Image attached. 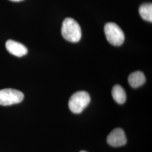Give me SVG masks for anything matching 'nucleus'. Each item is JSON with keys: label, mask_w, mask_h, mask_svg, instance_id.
Masks as SVG:
<instances>
[{"label": "nucleus", "mask_w": 152, "mask_h": 152, "mask_svg": "<svg viewBox=\"0 0 152 152\" xmlns=\"http://www.w3.org/2000/svg\"><path fill=\"white\" fill-rule=\"evenodd\" d=\"M61 34L66 40L71 42H78L81 38V28L75 20L68 18L63 22Z\"/></svg>", "instance_id": "obj_1"}, {"label": "nucleus", "mask_w": 152, "mask_h": 152, "mask_svg": "<svg viewBox=\"0 0 152 152\" xmlns=\"http://www.w3.org/2000/svg\"><path fill=\"white\" fill-rule=\"evenodd\" d=\"M104 32L108 41L114 46H121L125 41L124 33L115 23L106 24L104 27Z\"/></svg>", "instance_id": "obj_3"}, {"label": "nucleus", "mask_w": 152, "mask_h": 152, "mask_svg": "<svg viewBox=\"0 0 152 152\" xmlns=\"http://www.w3.org/2000/svg\"><path fill=\"white\" fill-rule=\"evenodd\" d=\"M107 141L111 147H122L126 144L127 138L124 131L121 128H117L109 134Z\"/></svg>", "instance_id": "obj_5"}, {"label": "nucleus", "mask_w": 152, "mask_h": 152, "mask_svg": "<svg viewBox=\"0 0 152 152\" xmlns=\"http://www.w3.org/2000/svg\"><path fill=\"white\" fill-rule=\"evenodd\" d=\"M7 50L13 55L22 57L28 53V49L24 45L13 40H8L6 42Z\"/></svg>", "instance_id": "obj_6"}, {"label": "nucleus", "mask_w": 152, "mask_h": 152, "mask_svg": "<svg viewBox=\"0 0 152 152\" xmlns=\"http://www.w3.org/2000/svg\"><path fill=\"white\" fill-rule=\"evenodd\" d=\"M90 96L87 92L78 91L70 98L68 103L69 108L73 113H81L90 103Z\"/></svg>", "instance_id": "obj_2"}, {"label": "nucleus", "mask_w": 152, "mask_h": 152, "mask_svg": "<svg viewBox=\"0 0 152 152\" xmlns=\"http://www.w3.org/2000/svg\"><path fill=\"white\" fill-rule=\"evenodd\" d=\"M11 1H13V2H20V1H22L23 0H10Z\"/></svg>", "instance_id": "obj_10"}, {"label": "nucleus", "mask_w": 152, "mask_h": 152, "mask_svg": "<svg viewBox=\"0 0 152 152\" xmlns=\"http://www.w3.org/2000/svg\"><path fill=\"white\" fill-rule=\"evenodd\" d=\"M146 78L144 73L140 71H136L130 75L128 81L131 86L137 88L142 86L145 82Z\"/></svg>", "instance_id": "obj_7"}, {"label": "nucleus", "mask_w": 152, "mask_h": 152, "mask_svg": "<svg viewBox=\"0 0 152 152\" xmlns=\"http://www.w3.org/2000/svg\"><path fill=\"white\" fill-rule=\"evenodd\" d=\"M80 152H86V151H81Z\"/></svg>", "instance_id": "obj_11"}, {"label": "nucleus", "mask_w": 152, "mask_h": 152, "mask_svg": "<svg viewBox=\"0 0 152 152\" xmlns=\"http://www.w3.org/2000/svg\"><path fill=\"white\" fill-rule=\"evenodd\" d=\"M24 99L21 91L12 88H5L0 90V105L8 106L20 103Z\"/></svg>", "instance_id": "obj_4"}, {"label": "nucleus", "mask_w": 152, "mask_h": 152, "mask_svg": "<svg viewBox=\"0 0 152 152\" xmlns=\"http://www.w3.org/2000/svg\"><path fill=\"white\" fill-rule=\"evenodd\" d=\"M112 95L113 98L118 104H123L126 100V94L124 89L120 85H115L112 91Z\"/></svg>", "instance_id": "obj_8"}, {"label": "nucleus", "mask_w": 152, "mask_h": 152, "mask_svg": "<svg viewBox=\"0 0 152 152\" xmlns=\"http://www.w3.org/2000/svg\"><path fill=\"white\" fill-rule=\"evenodd\" d=\"M139 14L141 18L148 22H152V4L146 3L141 5L139 8Z\"/></svg>", "instance_id": "obj_9"}]
</instances>
